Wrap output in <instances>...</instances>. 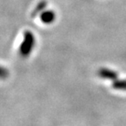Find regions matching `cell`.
Instances as JSON below:
<instances>
[{
    "label": "cell",
    "mask_w": 126,
    "mask_h": 126,
    "mask_svg": "<svg viewBox=\"0 0 126 126\" xmlns=\"http://www.w3.org/2000/svg\"><path fill=\"white\" fill-rule=\"evenodd\" d=\"M112 87L117 90L126 91V79H115L112 83Z\"/></svg>",
    "instance_id": "4"
},
{
    "label": "cell",
    "mask_w": 126,
    "mask_h": 126,
    "mask_svg": "<svg viewBox=\"0 0 126 126\" xmlns=\"http://www.w3.org/2000/svg\"><path fill=\"white\" fill-rule=\"evenodd\" d=\"M35 44L34 35L30 31H26L24 33V39L20 46L19 51L22 57H28L31 53Z\"/></svg>",
    "instance_id": "1"
},
{
    "label": "cell",
    "mask_w": 126,
    "mask_h": 126,
    "mask_svg": "<svg viewBox=\"0 0 126 126\" xmlns=\"http://www.w3.org/2000/svg\"><path fill=\"white\" fill-rule=\"evenodd\" d=\"M46 4H47V2H45V1H42L38 5V6L35 7V9L34 10V12H33V13H32V16H35L36 15L39 13V12L41 11L42 9H44L45 6H46Z\"/></svg>",
    "instance_id": "5"
},
{
    "label": "cell",
    "mask_w": 126,
    "mask_h": 126,
    "mask_svg": "<svg viewBox=\"0 0 126 126\" xmlns=\"http://www.w3.org/2000/svg\"><path fill=\"white\" fill-rule=\"evenodd\" d=\"M98 76L107 80H115L118 79V73L109 68H101L97 71Z\"/></svg>",
    "instance_id": "2"
},
{
    "label": "cell",
    "mask_w": 126,
    "mask_h": 126,
    "mask_svg": "<svg viewBox=\"0 0 126 126\" xmlns=\"http://www.w3.org/2000/svg\"><path fill=\"white\" fill-rule=\"evenodd\" d=\"M56 15H55L54 12L52 11H47L44 12L40 15V20L44 24H50L54 21Z\"/></svg>",
    "instance_id": "3"
}]
</instances>
